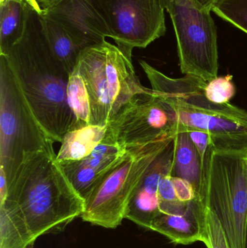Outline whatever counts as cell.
<instances>
[{
    "label": "cell",
    "mask_w": 247,
    "mask_h": 248,
    "mask_svg": "<svg viewBox=\"0 0 247 248\" xmlns=\"http://www.w3.org/2000/svg\"><path fill=\"white\" fill-rule=\"evenodd\" d=\"M187 131H188L191 141H193L200 153L203 166L206 171V166H207L209 155L212 148L211 138L210 134L206 131H200V130H189Z\"/></svg>",
    "instance_id": "603a6c76"
},
{
    "label": "cell",
    "mask_w": 247,
    "mask_h": 248,
    "mask_svg": "<svg viewBox=\"0 0 247 248\" xmlns=\"http://www.w3.org/2000/svg\"><path fill=\"white\" fill-rule=\"evenodd\" d=\"M245 248H247V223L246 229V237H245Z\"/></svg>",
    "instance_id": "f1b7e54d"
},
{
    "label": "cell",
    "mask_w": 247,
    "mask_h": 248,
    "mask_svg": "<svg viewBox=\"0 0 247 248\" xmlns=\"http://www.w3.org/2000/svg\"><path fill=\"white\" fill-rule=\"evenodd\" d=\"M58 1L59 0H35V1L37 3L38 5L40 7L41 10L49 7V6Z\"/></svg>",
    "instance_id": "83f0119b"
},
{
    "label": "cell",
    "mask_w": 247,
    "mask_h": 248,
    "mask_svg": "<svg viewBox=\"0 0 247 248\" xmlns=\"http://www.w3.org/2000/svg\"><path fill=\"white\" fill-rule=\"evenodd\" d=\"M175 29L181 73L211 81L218 77V33L210 11L194 0H160Z\"/></svg>",
    "instance_id": "52a82bcc"
},
{
    "label": "cell",
    "mask_w": 247,
    "mask_h": 248,
    "mask_svg": "<svg viewBox=\"0 0 247 248\" xmlns=\"http://www.w3.org/2000/svg\"><path fill=\"white\" fill-rule=\"evenodd\" d=\"M107 28L110 38L132 56L134 48H146L166 32L160 0H87Z\"/></svg>",
    "instance_id": "ba28073f"
},
{
    "label": "cell",
    "mask_w": 247,
    "mask_h": 248,
    "mask_svg": "<svg viewBox=\"0 0 247 248\" xmlns=\"http://www.w3.org/2000/svg\"><path fill=\"white\" fill-rule=\"evenodd\" d=\"M158 199L160 210L162 207L171 205L178 201L171 174L165 175L160 181L158 186Z\"/></svg>",
    "instance_id": "cb8c5ba5"
},
{
    "label": "cell",
    "mask_w": 247,
    "mask_h": 248,
    "mask_svg": "<svg viewBox=\"0 0 247 248\" xmlns=\"http://www.w3.org/2000/svg\"><path fill=\"white\" fill-rule=\"evenodd\" d=\"M212 11L247 33V0H219Z\"/></svg>",
    "instance_id": "ffe728a7"
},
{
    "label": "cell",
    "mask_w": 247,
    "mask_h": 248,
    "mask_svg": "<svg viewBox=\"0 0 247 248\" xmlns=\"http://www.w3.org/2000/svg\"><path fill=\"white\" fill-rule=\"evenodd\" d=\"M40 20L44 35L52 54L71 75L81 51L56 22L41 13Z\"/></svg>",
    "instance_id": "ac0fdd59"
},
{
    "label": "cell",
    "mask_w": 247,
    "mask_h": 248,
    "mask_svg": "<svg viewBox=\"0 0 247 248\" xmlns=\"http://www.w3.org/2000/svg\"><path fill=\"white\" fill-rule=\"evenodd\" d=\"M197 4L203 7L204 10H208L211 12L213 10L215 4L219 1V0H194Z\"/></svg>",
    "instance_id": "4316f807"
},
{
    "label": "cell",
    "mask_w": 247,
    "mask_h": 248,
    "mask_svg": "<svg viewBox=\"0 0 247 248\" xmlns=\"http://www.w3.org/2000/svg\"><path fill=\"white\" fill-rule=\"evenodd\" d=\"M48 137L28 104L4 55H0V169L13 179L28 153L46 145Z\"/></svg>",
    "instance_id": "8992f818"
},
{
    "label": "cell",
    "mask_w": 247,
    "mask_h": 248,
    "mask_svg": "<svg viewBox=\"0 0 247 248\" xmlns=\"http://www.w3.org/2000/svg\"><path fill=\"white\" fill-rule=\"evenodd\" d=\"M29 4L41 10L35 0H0V55L21 37Z\"/></svg>",
    "instance_id": "2e32d148"
},
{
    "label": "cell",
    "mask_w": 247,
    "mask_h": 248,
    "mask_svg": "<svg viewBox=\"0 0 247 248\" xmlns=\"http://www.w3.org/2000/svg\"><path fill=\"white\" fill-rule=\"evenodd\" d=\"M171 179H172L178 201L183 202H188L195 198H200L196 193L191 184L188 181L181 178L172 177V176Z\"/></svg>",
    "instance_id": "d4e9b609"
},
{
    "label": "cell",
    "mask_w": 247,
    "mask_h": 248,
    "mask_svg": "<svg viewBox=\"0 0 247 248\" xmlns=\"http://www.w3.org/2000/svg\"><path fill=\"white\" fill-rule=\"evenodd\" d=\"M8 184L7 176L2 169H0V203L4 202L7 196Z\"/></svg>",
    "instance_id": "484cf974"
},
{
    "label": "cell",
    "mask_w": 247,
    "mask_h": 248,
    "mask_svg": "<svg viewBox=\"0 0 247 248\" xmlns=\"http://www.w3.org/2000/svg\"><path fill=\"white\" fill-rule=\"evenodd\" d=\"M203 243L207 248H232L218 218L213 211L207 208Z\"/></svg>",
    "instance_id": "7402d4cb"
},
{
    "label": "cell",
    "mask_w": 247,
    "mask_h": 248,
    "mask_svg": "<svg viewBox=\"0 0 247 248\" xmlns=\"http://www.w3.org/2000/svg\"><path fill=\"white\" fill-rule=\"evenodd\" d=\"M126 153V148L118 145L106 133L103 141L87 157L59 163L75 190L86 201L118 166Z\"/></svg>",
    "instance_id": "8fae6325"
},
{
    "label": "cell",
    "mask_w": 247,
    "mask_h": 248,
    "mask_svg": "<svg viewBox=\"0 0 247 248\" xmlns=\"http://www.w3.org/2000/svg\"><path fill=\"white\" fill-rule=\"evenodd\" d=\"M177 123L168 105L154 93L139 94L107 125V134L126 148L175 136Z\"/></svg>",
    "instance_id": "9c48e42d"
},
{
    "label": "cell",
    "mask_w": 247,
    "mask_h": 248,
    "mask_svg": "<svg viewBox=\"0 0 247 248\" xmlns=\"http://www.w3.org/2000/svg\"><path fill=\"white\" fill-rule=\"evenodd\" d=\"M174 137L126 147L118 166L86 200L83 221L105 229L120 226L151 165Z\"/></svg>",
    "instance_id": "277c9868"
},
{
    "label": "cell",
    "mask_w": 247,
    "mask_h": 248,
    "mask_svg": "<svg viewBox=\"0 0 247 248\" xmlns=\"http://www.w3.org/2000/svg\"><path fill=\"white\" fill-rule=\"evenodd\" d=\"M154 93L172 111L178 131L200 130L211 138L212 147L220 153L247 157V111L229 103L217 104L204 94L207 81L185 76L170 78L149 63L139 61Z\"/></svg>",
    "instance_id": "3957f363"
},
{
    "label": "cell",
    "mask_w": 247,
    "mask_h": 248,
    "mask_svg": "<svg viewBox=\"0 0 247 248\" xmlns=\"http://www.w3.org/2000/svg\"><path fill=\"white\" fill-rule=\"evenodd\" d=\"M106 42L80 53L75 68L84 78L91 106L89 125L107 126L111 121L109 84L106 70Z\"/></svg>",
    "instance_id": "7c38bea8"
},
{
    "label": "cell",
    "mask_w": 247,
    "mask_h": 248,
    "mask_svg": "<svg viewBox=\"0 0 247 248\" xmlns=\"http://www.w3.org/2000/svg\"><path fill=\"white\" fill-rule=\"evenodd\" d=\"M68 104L75 119V128L89 125L91 106L84 78L76 68L70 75L68 84Z\"/></svg>",
    "instance_id": "d6986e66"
},
{
    "label": "cell",
    "mask_w": 247,
    "mask_h": 248,
    "mask_svg": "<svg viewBox=\"0 0 247 248\" xmlns=\"http://www.w3.org/2000/svg\"><path fill=\"white\" fill-rule=\"evenodd\" d=\"M174 153V139L151 165L129 204L126 219L149 230L152 221L160 215L158 186L164 176L171 174Z\"/></svg>",
    "instance_id": "4fadbf2b"
},
{
    "label": "cell",
    "mask_w": 247,
    "mask_h": 248,
    "mask_svg": "<svg viewBox=\"0 0 247 248\" xmlns=\"http://www.w3.org/2000/svg\"><path fill=\"white\" fill-rule=\"evenodd\" d=\"M171 176L185 179L191 184L202 199L205 169L201 157L187 131H178L174 137V153Z\"/></svg>",
    "instance_id": "9a60e30c"
},
{
    "label": "cell",
    "mask_w": 247,
    "mask_h": 248,
    "mask_svg": "<svg viewBox=\"0 0 247 248\" xmlns=\"http://www.w3.org/2000/svg\"><path fill=\"white\" fill-rule=\"evenodd\" d=\"M41 13L56 22L81 52L110 37L104 22L87 0H59Z\"/></svg>",
    "instance_id": "30bf717a"
},
{
    "label": "cell",
    "mask_w": 247,
    "mask_h": 248,
    "mask_svg": "<svg viewBox=\"0 0 247 248\" xmlns=\"http://www.w3.org/2000/svg\"><path fill=\"white\" fill-rule=\"evenodd\" d=\"M205 211V205L201 198H195L189 202L187 209L181 214H160L152 221L149 230L162 234L175 245L187 246L203 242Z\"/></svg>",
    "instance_id": "5bb4252c"
},
{
    "label": "cell",
    "mask_w": 247,
    "mask_h": 248,
    "mask_svg": "<svg viewBox=\"0 0 247 248\" xmlns=\"http://www.w3.org/2000/svg\"><path fill=\"white\" fill-rule=\"evenodd\" d=\"M40 13L29 4L21 37L2 55L46 135L61 142L65 134L75 128L68 100L70 74L49 48Z\"/></svg>",
    "instance_id": "7a4b0ae2"
},
{
    "label": "cell",
    "mask_w": 247,
    "mask_h": 248,
    "mask_svg": "<svg viewBox=\"0 0 247 248\" xmlns=\"http://www.w3.org/2000/svg\"><path fill=\"white\" fill-rule=\"evenodd\" d=\"M55 141L26 155L0 203V248H30L41 236L65 231L85 211L57 160Z\"/></svg>",
    "instance_id": "6da1fadb"
},
{
    "label": "cell",
    "mask_w": 247,
    "mask_h": 248,
    "mask_svg": "<svg viewBox=\"0 0 247 248\" xmlns=\"http://www.w3.org/2000/svg\"><path fill=\"white\" fill-rule=\"evenodd\" d=\"M107 126L88 125L68 131L57 154L58 162L77 161L88 156L105 137Z\"/></svg>",
    "instance_id": "e0dca14e"
},
{
    "label": "cell",
    "mask_w": 247,
    "mask_h": 248,
    "mask_svg": "<svg viewBox=\"0 0 247 248\" xmlns=\"http://www.w3.org/2000/svg\"><path fill=\"white\" fill-rule=\"evenodd\" d=\"M236 93V88L232 82V76L216 77L208 81L204 89L207 100L217 104L229 103Z\"/></svg>",
    "instance_id": "44dd1931"
},
{
    "label": "cell",
    "mask_w": 247,
    "mask_h": 248,
    "mask_svg": "<svg viewBox=\"0 0 247 248\" xmlns=\"http://www.w3.org/2000/svg\"></svg>",
    "instance_id": "f546056e"
},
{
    "label": "cell",
    "mask_w": 247,
    "mask_h": 248,
    "mask_svg": "<svg viewBox=\"0 0 247 248\" xmlns=\"http://www.w3.org/2000/svg\"><path fill=\"white\" fill-rule=\"evenodd\" d=\"M202 201L218 217L232 248H245L247 223V157L212 147Z\"/></svg>",
    "instance_id": "5b68a950"
}]
</instances>
